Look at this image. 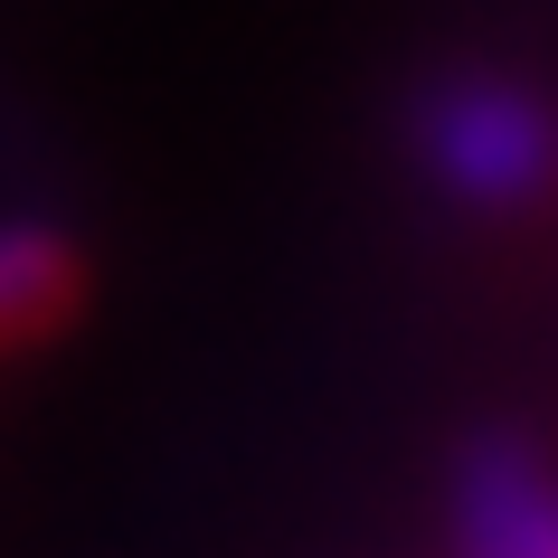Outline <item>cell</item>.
<instances>
[{
	"label": "cell",
	"mask_w": 558,
	"mask_h": 558,
	"mask_svg": "<svg viewBox=\"0 0 558 558\" xmlns=\"http://www.w3.org/2000/svg\"><path fill=\"white\" fill-rule=\"evenodd\" d=\"M408 151L426 190L464 218H521L558 199V105L511 66H445L416 95Z\"/></svg>",
	"instance_id": "obj_1"
},
{
	"label": "cell",
	"mask_w": 558,
	"mask_h": 558,
	"mask_svg": "<svg viewBox=\"0 0 558 558\" xmlns=\"http://www.w3.org/2000/svg\"><path fill=\"white\" fill-rule=\"evenodd\" d=\"M454 558H558V464L530 436H473L445 464Z\"/></svg>",
	"instance_id": "obj_2"
},
{
	"label": "cell",
	"mask_w": 558,
	"mask_h": 558,
	"mask_svg": "<svg viewBox=\"0 0 558 558\" xmlns=\"http://www.w3.org/2000/svg\"><path fill=\"white\" fill-rule=\"evenodd\" d=\"M95 265L58 218H0V360L48 351L76 313H86Z\"/></svg>",
	"instance_id": "obj_3"
}]
</instances>
